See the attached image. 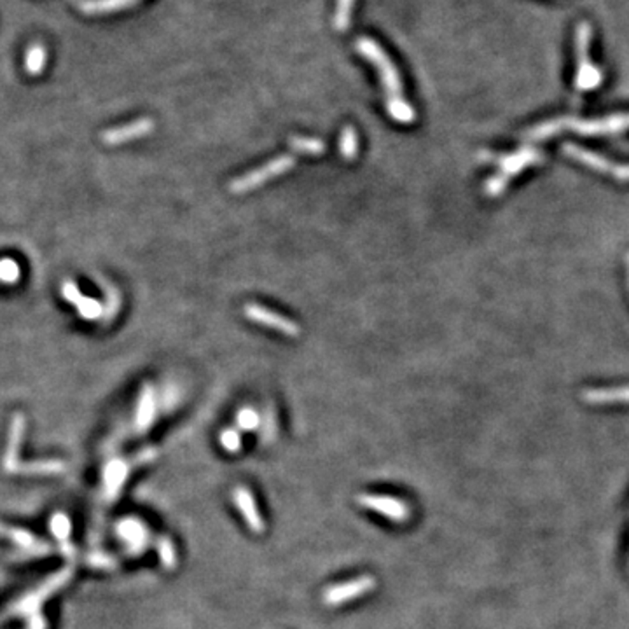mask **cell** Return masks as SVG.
Wrapping results in <instances>:
<instances>
[{
	"mask_svg": "<svg viewBox=\"0 0 629 629\" xmlns=\"http://www.w3.org/2000/svg\"><path fill=\"white\" fill-rule=\"evenodd\" d=\"M62 295H63V299H65L67 302H70V304L76 306L77 301H79V299L83 298V292H80V288L77 287L76 282L67 280L65 284L62 285Z\"/></svg>",
	"mask_w": 629,
	"mask_h": 629,
	"instance_id": "cb8c5ba5",
	"label": "cell"
},
{
	"mask_svg": "<svg viewBox=\"0 0 629 629\" xmlns=\"http://www.w3.org/2000/svg\"><path fill=\"white\" fill-rule=\"evenodd\" d=\"M76 308H77V313H79V317L86 318V320H98V318L103 315V306L100 304L96 299L87 298V295H84V294H83V298L77 301Z\"/></svg>",
	"mask_w": 629,
	"mask_h": 629,
	"instance_id": "ac0fdd59",
	"label": "cell"
},
{
	"mask_svg": "<svg viewBox=\"0 0 629 629\" xmlns=\"http://www.w3.org/2000/svg\"><path fill=\"white\" fill-rule=\"evenodd\" d=\"M372 587H374V580H372L371 577L355 578V580L346 582V584H341V586L331 587V589L324 594V600L327 605H341L345 603V601L353 600V598L368 593Z\"/></svg>",
	"mask_w": 629,
	"mask_h": 629,
	"instance_id": "8992f818",
	"label": "cell"
},
{
	"mask_svg": "<svg viewBox=\"0 0 629 629\" xmlns=\"http://www.w3.org/2000/svg\"><path fill=\"white\" fill-rule=\"evenodd\" d=\"M386 112L397 123L409 124L415 121V109L404 98H386Z\"/></svg>",
	"mask_w": 629,
	"mask_h": 629,
	"instance_id": "4fadbf2b",
	"label": "cell"
},
{
	"mask_svg": "<svg viewBox=\"0 0 629 629\" xmlns=\"http://www.w3.org/2000/svg\"><path fill=\"white\" fill-rule=\"evenodd\" d=\"M139 0H84L80 11L87 16L109 15V12L124 11L137 4Z\"/></svg>",
	"mask_w": 629,
	"mask_h": 629,
	"instance_id": "30bf717a",
	"label": "cell"
},
{
	"mask_svg": "<svg viewBox=\"0 0 629 629\" xmlns=\"http://www.w3.org/2000/svg\"><path fill=\"white\" fill-rule=\"evenodd\" d=\"M243 313L248 320L255 322L259 325H264V327L275 329V331L282 332V334L288 336V338H298L299 332H301V327L294 320L284 317V315H278V313L271 311V309L264 308V306L255 304V302H247L243 306Z\"/></svg>",
	"mask_w": 629,
	"mask_h": 629,
	"instance_id": "277c9868",
	"label": "cell"
},
{
	"mask_svg": "<svg viewBox=\"0 0 629 629\" xmlns=\"http://www.w3.org/2000/svg\"><path fill=\"white\" fill-rule=\"evenodd\" d=\"M161 560H163V563L168 565V567H173L175 563L173 547H171V544L166 542V540H163V544H161Z\"/></svg>",
	"mask_w": 629,
	"mask_h": 629,
	"instance_id": "484cf974",
	"label": "cell"
},
{
	"mask_svg": "<svg viewBox=\"0 0 629 629\" xmlns=\"http://www.w3.org/2000/svg\"><path fill=\"white\" fill-rule=\"evenodd\" d=\"M538 160V153L537 150H524L521 154H514V156L506 157L502 160V171H506L507 175H514L517 173L519 170H523L524 164L533 163V161Z\"/></svg>",
	"mask_w": 629,
	"mask_h": 629,
	"instance_id": "9a60e30c",
	"label": "cell"
},
{
	"mask_svg": "<svg viewBox=\"0 0 629 629\" xmlns=\"http://www.w3.org/2000/svg\"><path fill=\"white\" fill-rule=\"evenodd\" d=\"M46 62H48V51L44 48L42 44H32L28 49H26L25 55V70L28 76L37 77L44 72V67H46Z\"/></svg>",
	"mask_w": 629,
	"mask_h": 629,
	"instance_id": "8fae6325",
	"label": "cell"
},
{
	"mask_svg": "<svg viewBox=\"0 0 629 629\" xmlns=\"http://www.w3.org/2000/svg\"><path fill=\"white\" fill-rule=\"evenodd\" d=\"M355 49L359 51V55L364 56L368 62H371L378 69L388 98H402V80H400L399 70L393 65L390 56L383 51L381 46L371 37H359L355 42Z\"/></svg>",
	"mask_w": 629,
	"mask_h": 629,
	"instance_id": "6da1fadb",
	"label": "cell"
},
{
	"mask_svg": "<svg viewBox=\"0 0 629 629\" xmlns=\"http://www.w3.org/2000/svg\"><path fill=\"white\" fill-rule=\"evenodd\" d=\"M21 280V268L11 257L0 259V284L15 285Z\"/></svg>",
	"mask_w": 629,
	"mask_h": 629,
	"instance_id": "d6986e66",
	"label": "cell"
},
{
	"mask_svg": "<svg viewBox=\"0 0 629 629\" xmlns=\"http://www.w3.org/2000/svg\"><path fill=\"white\" fill-rule=\"evenodd\" d=\"M359 502H361V506L368 507V509L385 514L386 517H390V519L393 521L408 519V507L404 506L400 500L392 499V497L364 495L359 497Z\"/></svg>",
	"mask_w": 629,
	"mask_h": 629,
	"instance_id": "52a82bcc",
	"label": "cell"
},
{
	"mask_svg": "<svg viewBox=\"0 0 629 629\" xmlns=\"http://www.w3.org/2000/svg\"><path fill=\"white\" fill-rule=\"evenodd\" d=\"M154 413H156V400H154V388L150 385H146L140 392L139 406H137V415H135V426L139 432H146L154 422Z\"/></svg>",
	"mask_w": 629,
	"mask_h": 629,
	"instance_id": "ba28073f",
	"label": "cell"
},
{
	"mask_svg": "<svg viewBox=\"0 0 629 629\" xmlns=\"http://www.w3.org/2000/svg\"><path fill=\"white\" fill-rule=\"evenodd\" d=\"M288 146L295 153L306 154V156H322L327 150V146L320 139H313V137H291Z\"/></svg>",
	"mask_w": 629,
	"mask_h": 629,
	"instance_id": "7c38bea8",
	"label": "cell"
},
{
	"mask_svg": "<svg viewBox=\"0 0 629 629\" xmlns=\"http://www.w3.org/2000/svg\"><path fill=\"white\" fill-rule=\"evenodd\" d=\"M259 422H261V420H259L257 411H254V409L250 408L241 409L236 416V425L240 426L241 430L255 429V426H259Z\"/></svg>",
	"mask_w": 629,
	"mask_h": 629,
	"instance_id": "7402d4cb",
	"label": "cell"
},
{
	"mask_svg": "<svg viewBox=\"0 0 629 629\" xmlns=\"http://www.w3.org/2000/svg\"><path fill=\"white\" fill-rule=\"evenodd\" d=\"M154 130V121L150 117H140L131 123L123 124V126L110 128L102 133V142L105 146H123V144L131 142L135 139H142L147 137Z\"/></svg>",
	"mask_w": 629,
	"mask_h": 629,
	"instance_id": "5b68a950",
	"label": "cell"
},
{
	"mask_svg": "<svg viewBox=\"0 0 629 629\" xmlns=\"http://www.w3.org/2000/svg\"><path fill=\"white\" fill-rule=\"evenodd\" d=\"M589 40L591 26L587 23H580L577 30V53H578V74L577 86L580 89H591L598 86L601 80L600 70L594 69L589 63Z\"/></svg>",
	"mask_w": 629,
	"mask_h": 629,
	"instance_id": "3957f363",
	"label": "cell"
},
{
	"mask_svg": "<svg viewBox=\"0 0 629 629\" xmlns=\"http://www.w3.org/2000/svg\"><path fill=\"white\" fill-rule=\"evenodd\" d=\"M233 499H234V503H236L238 509H240L241 514H243V517H245V521H247L248 526H250L255 533H261V531L264 530V523H262L261 514H259V510H257V507H255V502H254V499H252L250 493H248L245 488H236Z\"/></svg>",
	"mask_w": 629,
	"mask_h": 629,
	"instance_id": "9c48e42d",
	"label": "cell"
},
{
	"mask_svg": "<svg viewBox=\"0 0 629 629\" xmlns=\"http://www.w3.org/2000/svg\"><path fill=\"white\" fill-rule=\"evenodd\" d=\"M121 530H123V537L133 544H139V542L142 544L144 538H146V531H144V526L139 523V521H135V519L126 521Z\"/></svg>",
	"mask_w": 629,
	"mask_h": 629,
	"instance_id": "44dd1931",
	"label": "cell"
},
{
	"mask_svg": "<svg viewBox=\"0 0 629 629\" xmlns=\"http://www.w3.org/2000/svg\"><path fill=\"white\" fill-rule=\"evenodd\" d=\"M353 4H355V0H338L334 19H332V25H334V28L338 32H346L350 28V25H352Z\"/></svg>",
	"mask_w": 629,
	"mask_h": 629,
	"instance_id": "e0dca14e",
	"label": "cell"
},
{
	"mask_svg": "<svg viewBox=\"0 0 629 629\" xmlns=\"http://www.w3.org/2000/svg\"><path fill=\"white\" fill-rule=\"evenodd\" d=\"M587 400L591 402H607V400H629V388L617 390H591L586 393Z\"/></svg>",
	"mask_w": 629,
	"mask_h": 629,
	"instance_id": "ffe728a7",
	"label": "cell"
},
{
	"mask_svg": "<svg viewBox=\"0 0 629 629\" xmlns=\"http://www.w3.org/2000/svg\"><path fill=\"white\" fill-rule=\"evenodd\" d=\"M565 153H568V156H574L575 160L582 161V163L589 164V166L594 168V170L610 171V166H608L607 161H605L603 157L596 156V154L589 153V150H582V149H578V147L565 146Z\"/></svg>",
	"mask_w": 629,
	"mask_h": 629,
	"instance_id": "2e32d148",
	"label": "cell"
},
{
	"mask_svg": "<svg viewBox=\"0 0 629 629\" xmlns=\"http://www.w3.org/2000/svg\"><path fill=\"white\" fill-rule=\"evenodd\" d=\"M506 186H507L506 177H502V175L493 177L491 180L486 182V194H490V196H499V194L506 189Z\"/></svg>",
	"mask_w": 629,
	"mask_h": 629,
	"instance_id": "d4e9b609",
	"label": "cell"
},
{
	"mask_svg": "<svg viewBox=\"0 0 629 629\" xmlns=\"http://www.w3.org/2000/svg\"><path fill=\"white\" fill-rule=\"evenodd\" d=\"M339 153H341L343 160L353 161L359 153V137L356 131L352 126H345L339 137Z\"/></svg>",
	"mask_w": 629,
	"mask_h": 629,
	"instance_id": "5bb4252c",
	"label": "cell"
},
{
	"mask_svg": "<svg viewBox=\"0 0 629 629\" xmlns=\"http://www.w3.org/2000/svg\"><path fill=\"white\" fill-rule=\"evenodd\" d=\"M294 166H295L294 156H291V154L278 156V157H275V160L269 161V163L259 166L257 170L247 171V173H243L241 177L233 178L230 184V191L234 194L254 191V189H257L259 186H262V184L268 182L269 178L280 177V175L287 173V171L292 170Z\"/></svg>",
	"mask_w": 629,
	"mask_h": 629,
	"instance_id": "7a4b0ae2",
	"label": "cell"
},
{
	"mask_svg": "<svg viewBox=\"0 0 629 629\" xmlns=\"http://www.w3.org/2000/svg\"><path fill=\"white\" fill-rule=\"evenodd\" d=\"M614 175L621 180H629V166L619 168V170H614Z\"/></svg>",
	"mask_w": 629,
	"mask_h": 629,
	"instance_id": "4316f807",
	"label": "cell"
},
{
	"mask_svg": "<svg viewBox=\"0 0 629 629\" xmlns=\"http://www.w3.org/2000/svg\"><path fill=\"white\" fill-rule=\"evenodd\" d=\"M221 444L224 446V449L230 453L240 451L241 447V437L236 430H224L221 433Z\"/></svg>",
	"mask_w": 629,
	"mask_h": 629,
	"instance_id": "603a6c76",
	"label": "cell"
}]
</instances>
